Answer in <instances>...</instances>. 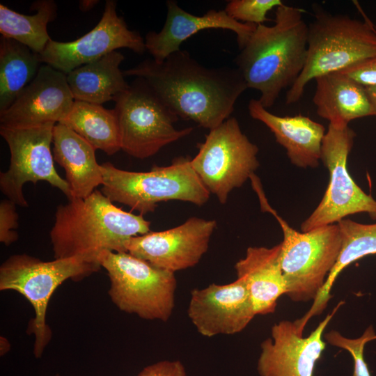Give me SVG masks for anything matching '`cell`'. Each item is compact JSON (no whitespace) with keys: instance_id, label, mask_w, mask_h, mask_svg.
<instances>
[{"instance_id":"cell-1","label":"cell","mask_w":376,"mask_h":376,"mask_svg":"<svg viewBox=\"0 0 376 376\" xmlns=\"http://www.w3.org/2000/svg\"><path fill=\"white\" fill-rule=\"evenodd\" d=\"M123 75L142 79L172 113L210 130L230 118L248 88L237 68H208L182 50L162 62L146 60Z\"/></svg>"},{"instance_id":"cell-2","label":"cell","mask_w":376,"mask_h":376,"mask_svg":"<svg viewBox=\"0 0 376 376\" xmlns=\"http://www.w3.org/2000/svg\"><path fill=\"white\" fill-rule=\"evenodd\" d=\"M150 226L143 215L123 210L95 190L58 205L49 233L54 258H75L100 266L102 253L127 252L128 241L150 232Z\"/></svg>"},{"instance_id":"cell-3","label":"cell","mask_w":376,"mask_h":376,"mask_svg":"<svg viewBox=\"0 0 376 376\" xmlns=\"http://www.w3.org/2000/svg\"><path fill=\"white\" fill-rule=\"evenodd\" d=\"M274 24H258L235 58L248 88L260 93L266 109L301 73L307 57L308 25L302 10L284 3L276 8Z\"/></svg>"},{"instance_id":"cell-4","label":"cell","mask_w":376,"mask_h":376,"mask_svg":"<svg viewBox=\"0 0 376 376\" xmlns=\"http://www.w3.org/2000/svg\"><path fill=\"white\" fill-rule=\"evenodd\" d=\"M308 25L304 68L286 93L285 103L295 104L307 84L316 77L342 71L376 56V29L369 20L332 14L316 6Z\"/></svg>"},{"instance_id":"cell-5","label":"cell","mask_w":376,"mask_h":376,"mask_svg":"<svg viewBox=\"0 0 376 376\" xmlns=\"http://www.w3.org/2000/svg\"><path fill=\"white\" fill-rule=\"evenodd\" d=\"M263 211L272 214L282 229L280 262L285 283V295L294 301L315 300L335 265L341 247L337 224L306 232L292 228L269 205L254 174L250 178Z\"/></svg>"},{"instance_id":"cell-6","label":"cell","mask_w":376,"mask_h":376,"mask_svg":"<svg viewBox=\"0 0 376 376\" xmlns=\"http://www.w3.org/2000/svg\"><path fill=\"white\" fill-rule=\"evenodd\" d=\"M189 157H179L167 166H155L148 172L120 169L110 162L100 164L102 193L138 211L141 215L154 212L157 203L172 200L203 205L210 193L201 182Z\"/></svg>"},{"instance_id":"cell-7","label":"cell","mask_w":376,"mask_h":376,"mask_svg":"<svg viewBox=\"0 0 376 376\" xmlns=\"http://www.w3.org/2000/svg\"><path fill=\"white\" fill-rule=\"evenodd\" d=\"M101 267L75 258L43 261L32 256L14 254L0 266V290H13L24 296L34 310L26 333L34 336L33 354L40 358L52 331L46 320L51 297L64 281H75L98 272Z\"/></svg>"},{"instance_id":"cell-8","label":"cell","mask_w":376,"mask_h":376,"mask_svg":"<svg viewBox=\"0 0 376 376\" xmlns=\"http://www.w3.org/2000/svg\"><path fill=\"white\" fill-rule=\"evenodd\" d=\"M99 263L107 272L108 294L119 310L144 320H169L175 306V273L128 252L104 251Z\"/></svg>"},{"instance_id":"cell-9","label":"cell","mask_w":376,"mask_h":376,"mask_svg":"<svg viewBox=\"0 0 376 376\" xmlns=\"http://www.w3.org/2000/svg\"><path fill=\"white\" fill-rule=\"evenodd\" d=\"M355 136L348 125L329 124L320 154V160L329 171V184L317 207L302 222L301 231L337 224L349 215L361 212L376 220V201L356 184L347 170V158Z\"/></svg>"},{"instance_id":"cell-10","label":"cell","mask_w":376,"mask_h":376,"mask_svg":"<svg viewBox=\"0 0 376 376\" xmlns=\"http://www.w3.org/2000/svg\"><path fill=\"white\" fill-rule=\"evenodd\" d=\"M191 164L203 184L219 203L254 174L259 166L258 146L242 132L237 120L228 118L210 130Z\"/></svg>"},{"instance_id":"cell-11","label":"cell","mask_w":376,"mask_h":376,"mask_svg":"<svg viewBox=\"0 0 376 376\" xmlns=\"http://www.w3.org/2000/svg\"><path fill=\"white\" fill-rule=\"evenodd\" d=\"M143 82V86H130L115 101L114 108L121 150L141 159L155 155L164 146L193 131L192 127L175 129L173 123L178 117Z\"/></svg>"},{"instance_id":"cell-12","label":"cell","mask_w":376,"mask_h":376,"mask_svg":"<svg viewBox=\"0 0 376 376\" xmlns=\"http://www.w3.org/2000/svg\"><path fill=\"white\" fill-rule=\"evenodd\" d=\"M56 124L31 126L0 125V134L8 146V169L0 173L1 192L16 205L28 207L22 188L26 182L45 181L72 198L67 181L56 172L51 150Z\"/></svg>"},{"instance_id":"cell-13","label":"cell","mask_w":376,"mask_h":376,"mask_svg":"<svg viewBox=\"0 0 376 376\" xmlns=\"http://www.w3.org/2000/svg\"><path fill=\"white\" fill-rule=\"evenodd\" d=\"M120 48L137 54L146 51L145 40L137 31L128 29L116 12V2L107 0L100 22L89 32L70 42L50 40L39 54L42 63L68 74Z\"/></svg>"},{"instance_id":"cell-14","label":"cell","mask_w":376,"mask_h":376,"mask_svg":"<svg viewBox=\"0 0 376 376\" xmlns=\"http://www.w3.org/2000/svg\"><path fill=\"white\" fill-rule=\"evenodd\" d=\"M215 220L191 217L175 228L132 237L127 251L153 266L172 272L192 267L207 252Z\"/></svg>"},{"instance_id":"cell-15","label":"cell","mask_w":376,"mask_h":376,"mask_svg":"<svg viewBox=\"0 0 376 376\" xmlns=\"http://www.w3.org/2000/svg\"><path fill=\"white\" fill-rule=\"evenodd\" d=\"M340 301L306 337L295 322L283 320L272 327V338L260 345L258 361L260 376H313L316 362L325 349L322 334Z\"/></svg>"},{"instance_id":"cell-16","label":"cell","mask_w":376,"mask_h":376,"mask_svg":"<svg viewBox=\"0 0 376 376\" xmlns=\"http://www.w3.org/2000/svg\"><path fill=\"white\" fill-rule=\"evenodd\" d=\"M187 314L198 332L205 337L242 331L256 313L245 281L212 283L191 291Z\"/></svg>"},{"instance_id":"cell-17","label":"cell","mask_w":376,"mask_h":376,"mask_svg":"<svg viewBox=\"0 0 376 376\" xmlns=\"http://www.w3.org/2000/svg\"><path fill=\"white\" fill-rule=\"evenodd\" d=\"M74 102L67 75L49 65L42 64L34 79L11 105L0 111L1 125L56 124L67 116Z\"/></svg>"},{"instance_id":"cell-18","label":"cell","mask_w":376,"mask_h":376,"mask_svg":"<svg viewBox=\"0 0 376 376\" xmlns=\"http://www.w3.org/2000/svg\"><path fill=\"white\" fill-rule=\"evenodd\" d=\"M167 15L159 32L150 31L145 38L146 49L156 62L164 61L180 49V45L195 33L209 29L233 31L239 48L242 49L254 33L257 25L242 23L230 17L224 10H210L196 16L181 8L174 1L166 2Z\"/></svg>"},{"instance_id":"cell-19","label":"cell","mask_w":376,"mask_h":376,"mask_svg":"<svg viewBox=\"0 0 376 376\" xmlns=\"http://www.w3.org/2000/svg\"><path fill=\"white\" fill-rule=\"evenodd\" d=\"M249 115L264 123L276 141L285 150L291 163L300 168H316L320 160L321 146L326 133L323 125L307 116H279L269 112L258 100L248 104Z\"/></svg>"},{"instance_id":"cell-20","label":"cell","mask_w":376,"mask_h":376,"mask_svg":"<svg viewBox=\"0 0 376 376\" xmlns=\"http://www.w3.org/2000/svg\"><path fill=\"white\" fill-rule=\"evenodd\" d=\"M313 102L319 116L338 127L347 126L353 120L375 116L366 86L341 71L315 79Z\"/></svg>"},{"instance_id":"cell-21","label":"cell","mask_w":376,"mask_h":376,"mask_svg":"<svg viewBox=\"0 0 376 376\" xmlns=\"http://www.w3.org/2000/svg\"><path fill=\"white\" fill-rule=\"evenodd\" d=\"M281 250V243L271 248L249 247L245 257L235 265L237 278L246 282L256 315L274 312L277 299L286 293Z\"/></svg>"},{"instance_id":"cell-22","label":"cell","mask_w":376,"mask_h":376,"mask_svg":"<svg viewBox=\"0 0 376 376\" xmlns=\"http://www.w3.org/2000/svg\"><path fill=\"white\" fill-rule=\"evenodd\" d=\"M54 159L65 171L72 198H84L103 183L95 149L64 124L58 123L53 130ZM71 198V199H72Z\"/></svg>"},{"instance_id":"cell-23","label":"cell","mask_w":376,"mask_h":376,"mask_svg":"<svg viewBox=\"0 0 376 376\" xmlns=\"http://www.w3.org/2000/svg\"><path fill=\"white\" fill-rule=\"evenodd\" d=\"M123 60L124 56L114 51L67 74V81L75 101L100 105L116 101L130 86L120 69Z\"/></svg>"},{"instance_id":"cell-24","label":"cell","mask_w":376,"mask_h":376,"mask_svg":"<svg viewBox=\"0 0 376 376\" xmlns=\"http://www.w3.org/2000/svg\"><path fill=\"white\" fill-rule=\"evenodd\" d=\"M337 224L341 235V247L338 259L311 308L304 317L299 319L302 327L306 326L311 318L320 314L326 308L331 298L333 284L343 269L366 256L376 253V223L363 224L344 219Z\"/></svg>"},{"instance_id":"cell-25","label":"cell","mask_w":376,"mask_h":376,"mask_svg":"<svg viewBox=\"0 0 376 376\" xmlns=\"http://www.w3.org/2000/svg\"><path fill=\"white\" fill-rule=\"evenodd\" d=\"M88 142L95 150L108 155L120 148V131L115 109L100 104L75 101L67 116L60 122Z\"/></svg>"},{"instance_id":"cell-26","label":"cell","mask_w":376,"mask_h":376,"mask_svg":"<svg viewBox=\"0 0 376 376\" xmlns=\"http://www.w3.org/2000/svg\"><path fill=\"white\" fill-rule=\"evenodd\" d=\"M39 54L10 38L0 39V111L15 100L40 68Z\"/></svg>"},{"instance_id":"cell-27","label":"cell","mask_w":376,"mask_h":376,"mask_svg":"<svg viewBox=\"0 0 376 376\" xmlns=\"http://www.w3.org/2000/svg\"><path fill=\"white\" fill-rule=\"evenodd\" d=\"M30 10L36 13L23 15L0 4V33L40 54L51 40L47 24L54 20L57 6L52 0H40L33 2Z\"/></svg>"},{"instance_id":"cell-28","label":"cell","mask_w":376,"mask_h":376,"mask_svg":"<svg viewBox=\"0 0 376 376\" xmlns=\"http://www.w3.org/2000/svg\"><path fill=\"white\" fill-rule=\"evenodd\" d=\"M324 338L330 345L344 349L352 354L354 360L352 376H370L368 365L364 360L363 350L367 343L376 340V333L373 326H369L357 338H347L334 330L326 334Z\"/></svg>"},{"instance_id":"cell-29","label":"cell","mask_w":376,"mask_h":376,"mask_svg":"<svg viewBox=\"0 0 376 376\" xmlns=\"http://www.w3.org/2000/svg\"><path fill=\"white\" fill-rule=\"evenodd\" d=\"M283 4L281 0H233L224 10L237 22L258 25L269 21L267 13Z\"/></svg>"},{"instance_id":"cell-30","label":"cell","mask_w":376,"mask_h":376,"mask_svg":"<svg viewBox=\"0 0 376 376\" xmlns=\"http://www.w3.org/2000/svg\"><path fill=\"white\" fill-rule=\"evenodd\" d=\"M16 204L9 199L0 203V242L9 246L18 239L15 230L18 227V214Z\"/></svg>"},{"instance_id":"cell-31","label":"cell","mask_w":376,"mask_h":376,"mask_svg":"<svg viewBox=\"0 0 376 376\" xmlns=\"http://www.w3.org/2000/svg\"><path fill=\"white\" fill-rule=\"evenodd\" d=\"M341 72L364 86H375L376 56Z\"/></svg>"},{"instance_id":"cell-32","label":"cell","mask_w":376,"mask_h":376,"mask_svg":"<svg viewBox=\"0 0 376 376\" xmlns=\"http://www.w3.org/2000/svg\"><path fill=\"white\" fill-rule=\"evenodd\" d=\"M137 376H186V370L180 361L164 360L145 367Z\"/></svg>"},{"instance_id":"cell-33","label":"cell","mask_w":376,"mask_h":376,"mask_svg":"<svg viewBox=\"0 0 376 376\" xmlns=\"http://www.w3.org/2000/svg\"><path fill=\"white\" fill-rule=\"evenodd\" d=\"M366 89L376 116V85L366 86Z\"/></svg>"},{"instance_id":"cell-34","label":"cell","mask_w":376,"mask_h":376,"mask_svg":"<svg viewBox=\"0 0 376 376\" xmlns=\"http://www.w3.org/2000/svg\"><path fill=\"white\" fill-rule=\"evenodd\" d=\"M98 2L97 0H82L79 1V7L81 11L86 12L93 8Z\"/></svg>"},{"instance_id":"cell-35","label":"cell","mask_w":376,"mask_h":376,"mask_svg":"<svg viewBox=\"0 0 376 376\" xmlns=\"http://www.w3.org/2000/svg\"><path fill=\"white\" fill-rule=\"evenodd\" d=\"M1 345H0V355L3 356L8 352H9L10 348V345L9 341L5 337L1 336Z\"/></svg>"},{"instance_id":"cell-36","label":"cell","mask_w":376,"mask_h":376,"mask_svg":"<svg viewBox=\"0 0 376 376\" xmlns=\"http://www.w3.org/2000/svg\"><path fill=\"white\" fill-rule=\"evenodd\" d=\"M54 376H60V375L59 374H56Z\"/></svg>"}]
</instances>
